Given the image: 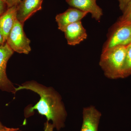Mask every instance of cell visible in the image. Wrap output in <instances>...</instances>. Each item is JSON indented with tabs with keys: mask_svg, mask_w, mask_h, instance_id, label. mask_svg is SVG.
<instances>
[{
	"mask_svg": "<svg viewBox=\"0 0 131 131\" xmlns=\"http://www.w3.org/2000/svg\"><path fill=\"white\" fill-rule=\"evenodd\" d=\"M27 90L33 91L40 96L39 101L25 110V117H30L34 110L51 121L54 128L59 131L65 126L67 113L61 95L52 87L46 86L35 81L26 82L15 88V91Z\"/></svg>",
	"mask_w": 131,
	"mask_h": 131,
	"instance_id": "cell-1",
	"label": "cell"
},
{
	"mask_svg": "<svg viewBox=\"0 0 131 131\" xmlns=\"http://www.w3.org/2000/svg\"><path fill=\"white\" fill-rule=\"evenodd\" d=\"M127 46H116L102 51L99 65L107 78H123Z\"/></svg>",
	"mask_w": 131,
	"mask_h": 131,
	"instance_id": "cell-2",
	"label": "cell"
},
{
	"mask_svg": "<svg viewBox=\"0 0 131 131\" xmlns=\"http://www.w3.org/2000/svg\"><path fill=\"white\" fill-rule=\"evenodd\" d=\"M131 44V24L118 21L112 28L102 51L118 46Z\"/></svg>",
	"mask_w": 131,
	"mask_h": 131,
	"instance_id": "cell-3",
	"label": "cell"
},
{
	"mask_svg": "<svg viewBox=\"0 0 131 131\" xmlns=\"http://www.w3.org/2000/svg\"><path fill=\"white\" fill-rule=\"evenodd\" d=\"M23 25L16 20L8 36L6 43L14 51L20 54H27L31 51L30 40L25 34Z\"/></svg>",
	"mask_w": 131,
	"mask_h": 131,
	"instance_id": "cell-4",
	"label": "cell"
},
{
	"mask_svg": "<svg viewBox=\"0 0 131 131\" xmlns=\"http://www.w3.org/2000/svg\"><path fill=\"white\" fill-rule=\"evenodd\" d=\"M14 52L6 43L0 46V90L15 94V87L8 78L6 72L8 61Z\"/></svg>",
	"mask_w": 131,
	"mask_h": 131,
	"instance_id": "cell-5",
	"label": "cell"
},
{
	"mask_svg": "<svg viewBox=\"0 0 131 131\" xmlns=\"http://www.w3.org/2000/svg\"><path fill=\"white\" fill-rule=\"evenodd\" d=\"M43 0H21L16 6V18L21 24L42 9Z\"/></svg>",
	"mask_w": 131,
	"mask_h": 131,
	"instance_id": "cell-6",
	"label": "cell"
},
{
	"mask_svg": "<svg viewBox=\"0 0 131 131\" xmlns=\"http://www.w3.org/2000/svg\"><path fill=\"white\" fill-rule=\"evenodd\" d=\"M83 122L80 131H98L102 114L93 106L84 107L82 112Z\"/></svg>",
	"mask_w": 131,
	"mask_h": 131,
	"instance_id": "cell-7",
	"label": "cell"
},
{
	"mask_svg": "<svg viewBox=\"0 0 131 131\" xmlns=\"http://www.w3.org/2000/svg\"><path fill=\"white\" fill-rule=\"evenodd\" d=\"M88 14L87 12L74 8H69L65 12L56 16V21L57 23L58 29L64 32L69 25L81 21Z\"/></svg>",
	"mask_w": 131,
	"mask_h": 131,
	"instance_id": "cell-8",
	"label": "cell"
},
{
	"mask_svg": "<svg viewBox=\"0 0 131 131\" xmlns=\"http://www.w3.org/2000/svg\"><path fill=\"white\" fill-rule=\"evenodd\" d=\"M97 0H66L70 6L90 13L92 18L100 20L103 15V11L96 3Z\"/></svg>",
	"mask_w": 131,
	"mask_h": 131,
	"instance_id": "cell-9",
	"label": "cell"
},
{
	"mask_svg": "<svg viewBox=\"0 0 131 131\" xmlns=\"http://www.w3.org/2000/svg\"><path fill=\"white\" fill-rule=\"evenodd\" d=\"M64 32L68 44L71 46L79 44L86 39L88 36L81 21L69 25Z\"/></svg>",
	"mask_w": 131,
	"mask_h": 131,
	"instance_id": "cell-10",
	"label": "cell"
},
{
	"mask_svg": "<svg viewBox=\"0 0 131 131\" xmlns=\"http://www.w3.org/2000/svg\"><path fill=\"white\" fill-rule=\"evenodd\" d=\"M16 18V6L7 8L0 15V33L6 42L8 36L14 25Z\"/></svg>",
	"mask_w": 131,
	"mask_h": 131,
	"instance_id": "cell-11",
	"label": "cell"
},
{
	"mask_svg": "<svg viewBox=\"0 0 131 131\" xmlns=\"http://www.w3.org/2000/svg\"><path fill=\"white\" fill-rule=\"evenodd\" d=\"M131 75V44L127 46L126 55L123 70V78Z\"/></svg>",
	"mask_w": 131,
	"mask_h": 131,
	"instance_id": "cell-12",
	"label": "cell"
},
{
	"mask_svg": "<svg viewBox=\"0 0 131 131\" xmlns=\"http://www.w3.org/2000/svg\"><path fill=\"white\" fill-rule=\"evenodd\" d=\"M118 2L119 9L123 13L127 5L130 2L131 0H117Z\"/></svg>",
	"mask_w": 131,
	"mask_h": 131,
	"instance_id": "cell-13",
	"label": "cell"
},
{
	"mask_svg": "<svg viewBox=\"0 0 131 131\" xmlns=\"http://www.w3.org/2000/svg\"><path fill=\"white\" fill-rule=\"evenodd\" d=\"M118 21L131 24V11L125 15H122Z\"/></svg>",
	"mask_w": 131,
	"mask_h": 131,
	"instance_id": "cell-14",
	"label": "cell"
},
{
	"mask_svg": "<svg viewBox=\"0 0 131 131\" xmlns=\"http://www.w3.org/2000/svg\"><path fill=\"white\" fill-rule=\"evenodd\" d=\"M21 0H6V3L7 8L12 7L14 6H17Z\"/></svg>",
	"mask_w": 131,
	"mask_h": 131,
	"instance_id": "cell-15",
	"label": "cell"
},
{
	"mask_svg": "<svg viewBox=\"0 0 131 131\" xmlns=\"http://www.w3.org/2000/svg\"><path fill=\"white\" fill-rule=\"evenodd\" d=\"M54 127L53 125L49 121H46L44 124V131H54Z\"/></svg>",
	"mask_w": 131,
	"mask_h": 131,
	"instance_id": "cell-16",
	"label": "cell"
},
{
	"mask_svg": "<svg viewBox=\"0 0 131 131\" xmlns=\"http://www.w3.org/2000/svg\"><path fill=\"white\" fill-rule=\"evenodd\" d=\"M6 6H7L6 3L3 0H0V15L6 10Z\"/></svg>",
	"mask_w": 131,
	"mask_h": 131,
	"instance_id": "cell-17",
	"label": "cell"
},
{
	"mask_svg": "<svg viewBox=\"0 0 131 131\" xmlns=\"http://www.w3.org/2000/svg\"><path fill=\"white\" fill-rule=\"evenodd\" d=\"M21 130L19 128H9L4 126L0 128V131H20Z\"/></svg>",
	"mask_w": 131,
	"mask_h": 131,
	"instance_id": "cell-18",
	"label": "cell"
},
{
	"mask_svg": "<svg viewBox=\"0 0 131 131\" xmlns=\"http://www.w3.org/2000/svg\"><path fill=\"white\" fill-rule=\"evenodd\" d=\"M131 11V1L130 3H129V5H127L126 9H125V11L123 12V15H125L126 14H127L129 12H130Z\"/></svg>",
	"mask_w": 131,
	"mask_h": 131,
	"instance_id": "cell-19",
	"label": "cell"
},
{
	"mask_svg": "<svg viewBox=\"0 0 131 131\" xmlns=\"http://www.w3.org/2000/svg\"><path fill=\"white\" fill-rule=\"evenodd\" d=\"M6 43V40L3 36L0 33V46L3 45Z\"/></svg>",
	"mask_w": 131,
	"mask_h": 131,
	"instance_id": "cell-20",
	"label": "cell"
},
{
	"mask_svg": "<svg viewBox=\"0 0 131 131\" xmlns=\"http://www.w3.org/2000/svg\"><path fill=\"white\" fill-rule=\"evenodd\" d=\"M4 126H3V125L2 124H1V123L0 122V128H2V127H4Z\"/></svg>",
	"mask_w": 131,
	"mask_h": 131,
	"instance_id": "cell-21",
	"label": "cell"
},
{
	"mask_svg": "<svg viewBox=\"0 0 131 131\" xmlns=\"http://www.w3.org/2000/svg\"><path fill=\"white\" fill-rule=\"evenodd\" d=\"M3 1H4L6 3V0H3Z\"/></svg>",
	"mask_w": 131,
	"mask_h": 131,
	"instance_id": "cell-22",
	"label": "cell"
},
{
	"mask_svg": "<svg viewBox=\"0 0 131 131\" xmlns=\"http://www.w3.org/2000/svg\"></svg>",
	"mask_w": 131,
	"mask_h": 131,
	"instance_id": "cell-23",
	"label": "cell"
}]
</instances>
